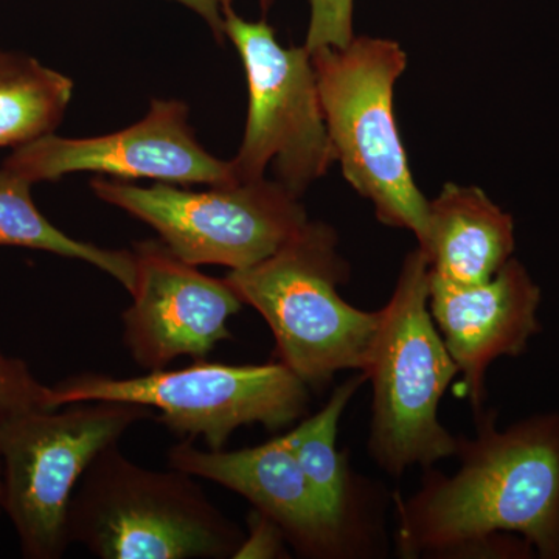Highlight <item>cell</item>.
Instances as JSON below:
<instances>
[{
  "label": "cell",
  "instance_id": "6da1fadb",
  "mask_svg": "<svg viewBox=\"0 0 559 559\" xmlns=\"http://www.w3.org/2000/svg\"><path fill=\"white\" fill-rule=\"evenodd\" d=\"M476 436L457 437L455 473L425 468L406 498L393 492L396 555L403 559L521 558L535 547L559 559V417L500 430L476 415Z\"/></svg>",
  "mask_w": 559,
  "mask_h": 559
},
{
  "label": "cell",
  "instance_id": "7a4b0ae2",
  "mask_svg": "<svg viewBox=\"0 0 559 559\" xmlns=\"http://www.w3.org/2000/svg\"><path fill=\"white\" fill-rule=\"evenodd\" d=\"M348 275L336 230L308 221L277 252L230 271L226 282L266 320L275 360L320 390L341 371H366L380 326V310H359L342 299Z\"/></svg>",
  "mask_w": 559,
  "mask_h": 559
},
{
  "label": "cell",
  "instance_id": "3957f363",
  "mask_svg": "<svg viewBox=\"0 0 559 559\" xmlns=\"http://www.w3.org/2000/svg\"><path fill=\"white\" fill-rule=\"evenodd\" d=\"M68 536L102 559H227L245 530L210 502L191 474L143 468L116 443L76 485Z\"/></svg>",
  "mask_w": 559,
  "mask_h": 559
},
{
  "label": "cell",
  "instance_id": "277c9868",
  "mask_svg": "<svg viewBox=\"0 0 559 559\" xmlns=\"http://www.w3.org/2000/svg\"><path fill=\"white\" fill-rule=\"evenodd\" d=\"M364 371L373 388L370 457L401 477L454 457L457 437L441 425L440 401L459 374L429 311V261L419 249L403 261Z\"/></svg>",
  "mask_w": 559,
  "mask_h": 559
},
{
  "label": "cell",
  "instance_id": "5b68a950",
  "mask_svg": "<svg viewBox=\"0 0 559 559\" xmlns=\"http://www.w3.org/2000/svg\"><path fill=\"white\" fill-rule=\"evenodd\" d=\"M311 60L334 159L345 179L373 204L382 224L412 231L419 245L429 201L412 176L393 112L406 51L395 40L360 36L344 49L311 51Z\"/></svg>",
  "mask_w": 559,
  "mask_h": 559
},
{
  "label": "cell",
  "instance_id": "8992f818",
  "mask_svg": "<svg viewBox=\"0 0 559 559\" xmlns=\"http://www.w3.org/2000/svg\"><path fill=\"white\" fill-rule=\"evenodd\" d=\"M153 415L142 404L84 401L0 421L2 510L25 558L64 555L70 500L81 477L103 450Z\"/></svg>",
  "mask_w": 559,
  "mask_h": 559
},
{
  "label": "cell",
  "instance_id": "52a82bcc",
  "mask_svg": "<svg viewBox=\"0 0 559 559\" xmlns=\"http://www.w3.org/2000/svg\"><path fill=\"white\" fill-rule=\"evenodd\" d=\"M310 390L278 360L226 366L198 359L186 369L143 377L76 374L51 388V404L55 409L84 401L142 404L159 412L157 421L176 436L204 437L210 450H223L242 426L288 428L307 412Z\"/></svg>",
  "mask_w": 559,
  "mask_h": 559
},
{
  "label": "cell",
  "instance_id": "ba28073f",
  "mask_svg": "<svg viewBox=\"0 0 559 559\" xmlns=\"http://www.w3.org/2000/svg\"><path fill=\"white\" fill-rule=\"evenodd\" d=\"M223 16L249 86L245 138L230 160L235 179H263L272 164L275 180L300 198L336 162L311 53L305 46L283 47L264 20H241L231 0H224Z\"/></svg>",
  "mask_w": 559,
  "mask_h": 559
},
{
  "label": "cell",
  "instance_id": "9c48e42d",
  "mask_svg": "<svg viewBox=\"0 0 559 559\" xmlns=\"http://www.w3.org/2000/svg\"><path fill=\"white\" fill-rule=\"evenodd\" d=\"M100 200L150 224L173 253L193 264L246 270L277 252L308 223L300 198L278 180L180 190L167 183L143 189L94 179Z\"/></svg>",
  "mask_w": 559,
  "mask_h": 559
},
{
  "label": "cell",
  "instance_id": "30bf717a",
  "mask_svg": "<svg viewBox=\"0 0 559 559\" xmlns=\"http://www.w3.org/2000/svg\"><path fill=\"white\" fill-rule=\"evenodd\" d=\"M171 468L216 481L252 503L285 533L300 558L382 557L358 530L342 520L301 469L286 436L238 451L198 450L191 440L168 451Z\"/></svg>",
  "mask_w": 559,
  "mask_h": 559
},
{
  "label": "cell",
  "instance_id": "8fae6325",
  "mask_svg": "<svg viewBox=\"0 0 559 559\" xmlns=\"http://www.w3.org/2000/svg\"><path fill=\"white\" fill-rule=\"evenodd\" d=\"M76 171L159 179L183 186L238 182L230 162L216 159L202 148L189 124V108L178 100H154L139 123L100 138L44 135L14 148L0 168V175L32 186Z\"/></svg>",
  "mask_w": 559,
  "mask_h": 559
},
{
  "label": "cell",
  "instance_id": "7c38bea8",
  "mask_svg": "<svg viewBox=\"0 0 559 559\" xmlns=\"http://www.w3.org/2000/svg\"><path fill=\"white\" fill-rule=\"evenodd\" d=\"M132 255V304L121 320L124 345L142 369H165L182 356L205 359L234 340L227 322L245 304L226 278L202 274L162 240L135 242Z\"/></svg>",
  "mask_w": 559,
  "mask_h": 559
},
{
  "label": "cell",
  "instance_id": "4fadbf2b",
  "mask_svg": "<svg viewBox=\"0 0 559 559\" xmlns=\"http://www.w3.org/2000/svg\"><path fill=\"white\" fill-rule=\"evenodd\" d=\"M540 293L520 261L510 259L477 285H451L429 275V311L462 374L476 415L484 411L487 371L518 356L538 333Z\"/></svg>",
  "mask_w": 559,
  "mask_h": 559
},
{
  "label": "cell",
  "instance_id": "5bb4252c",
  "mask_svg": "<svg viewBox=\"0 0 559 559\" xmlns=\"http://www.w3.org/2000/svg\"><path fill=\"white\" fill-rule=\"evenodd\" d=\"M418 249L429 261L430 277L477 285L511 259L513 218L477 187L447 183L429 201L428 226Z\"/></svg>",
  "mask_w": 559,
  "mask_h": 559
},
{
  "label": "cell",
  "instance_id": "9a60e30c",
  "mask_svg": "<svg viewBox=\"0 0 559 559\" xmlns=\"http://www.w3.org/2000/svg\"><path fill=\"white\" fill-rule=\"evenodd\" d=\"M366 373L342 382L331 393L325 406L285 433L312 485L337 514L358 530L360 535L384 554L381 521V495L377 485L362 479L349 465V455L337 450V432L342 415L359 388L366 384Z\"/></svg>",
  "mask_w": 559,
  "mask_h": 559
},
{
  "label": "cell",
  "instance_id": "2e32d148",
  "mask_svg": "<svg viewBox=\"0 0 559 559\" xmlns=\"http://www.w3.org/2000/svg\"><path fill=\"white\" fill-rule=\"evenodd\" d=\"M31 182L0 175V246L46 250L87 261L105 271L131 293L135 263L132 250L103 249L76 241L44 218L32 200Z\"/></svg>",
  "mask_w": 559,
  "mask_h": 559
},
{
  "label": "cell",
  "instance_id": "e0dca14e",
  "mask_svg": "<svg viewBox=\"0 0 559 559\" xmlns=\"http://www.w3.org/2000/svg\"><path fill=\"white\" fill-rule=\"evenodd\" d=\"M72 92V80L33 58L0 73V146L20 148L53 134Z\"/></svg>",
  "mask_w": 559,
  "mask_h": 559
},
{
  "label": "cell",
  "instance_id": "ac0fdd59",
  "mask_svg": "<svg viewBox=\"0 0 559 559\" xmlns=\"http://www.w3.org/2000/svg\"><path fill=\"white\" fill-rule=\"evenodd\" d=\"M39 409H55L51 388L40 384L24 360L0 353V421Z\"/></svg>",
  "mask_w": 559,
  "mask_h": 559
},
{
  "label": "cell",
  "instance_id": "d6986e66",
  "mask_svg": "<svg viewBox=\"0 0 559 559\" xmlns=\"http://www.w3.org/2000/svg\"><path fill=\"white\" fill-rule=\"evenodd\" d=\"M311 17L308 27L307 50L323 47L344 49L353 38V0H308Z\"/></svg>",
  "mask_w": 559,
  "mask_h": 559
},
{
  "label": "cell",
  "instance_id": "ffe728a7",
  "mask_svg": "<svg viewBox=\"0 0 559 559\" xmlns=\"http://www.w3.org/2000/svg\"><path fill=\"white\" fill-rule=\"evenodd\" d=\"M246 522L248 533H245V539L234 558H289L285 533L271 518L252 509Z\"/></svg>",
  "mask_w": 559,
  "mask_h": 559
},
{
  "label": "cell",
  "instance_id": "44dd1931",
  "mask_svg": "<svg viewBox=\"0 0 559 559\" xmlns=\"http://www.w3.org/2000/svg\"><path fill=\"white\" fill-rule=\"evenodd\" d=\"M182 5L189 7L194 13L200 14L202 20L207 22L216 40L223 43L226 38L224 33L223 2L224 0H176Z\"/></svg>",
  "mask_w": 559,
  "mask_h": 559
},
{
  "label": "cell",
  "instance_id": "7402d4cb",
  "mask_svg": "<svg viewBox=\"0 0 559 559\" xmlns=\"http://www.w3.org/2000/svg\"><path fill=\"white\" fill-rule=\"evenodd\" d=\"M22 55L5 53L0 51V73L7 72L21 61Z\"/></svg>",
  "mask_w": 559,
  "mask_h": 559
},
{
  "label": "cell",
  "instance_id": "603a6c76",
  "mask_svg": "<svg viewBox=\"0 0 559 559\" xmlns=\"http://www.w3.org/2000/svg\"><path fill=\"white\" fill-rule=\"evenodd\" d=\"M0 511H2V466H0Z\"/></svg>",
  "mask_w": 559,
  "mask_h": 559
}]
</instances>
